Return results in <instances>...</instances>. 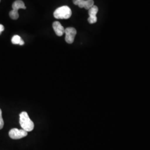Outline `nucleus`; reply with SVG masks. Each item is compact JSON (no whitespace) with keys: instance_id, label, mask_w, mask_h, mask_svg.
Returning <instances> with one entry per match:
<instances>
[{"instance_id":"obj_1","label":"nucleus","mask_w":150,"mask_h":150,"mask_svg":"<svg viewBox=\"0 0 150 150\" xmlns=\"http://www.w3.org/2000/svg\"><path fill=\"white\" fill-rule=\"evenodd\" d=\"M20 124L22 129L26 131L30 132L34 129V123L30 118L26 112H22L20 115Z\"/></svg>"},{"instance_id":"obj_2","label":"nucleus","mask_w":150,"mask_h":150,"mask_svg":"<svg viewBox=\"0 0 150 150\" xmlns=\"http://www.w3.org/2000/svg\"><path fill=\"white\" fill-rule=\"evenodd\" d=\"M72 15V11L70 7L64 6L57 8L54 13V18L57 19H68Z\"/></svg>"},{"instance_id":"obj_3","label":"nucleus","mask_w":150,"mask_h":150,"mask_svg":"<svg viewBox=\"0 0 150 150\" xmlns=\"http://www.w3.org/2000/svg\"><path fill=\"white\" fill-rule=\"evenodd\" d=\"M27 136V132L23 129H12L9 132V136L12 139H21Z\"/></svg>"},{"instance_id":"obj_4","label":"nucleus","mask_w":150,"mask_h":150,"mask_svg":"<svg viewBox=\"0 0 150 150\" xmlns=\"http://www.w3.org/2000/svg\"><path fill=\"white\" fill-rule=\"evenodd\" d=\"M64 33L66 34V42L69 44L73 43L77 33L76 30L74 27H67L64 30Z\"/></svg>"},{"instance_id":"obj_5","label":"nucleus","mask_w":150,"mask_h":150,"mask_svg":"<svg viewBox=\"0 0 150 150\" xmlns=\"http://www.w3.org/2000/svg\"><path fill=\"white\" fill-rule=\"evenodd\" d=\"M73 2L75 5L79 6L80 8H85L86 10H89L94 5L93 0H73Z\"/></svg>"},{"instance_id":"obj_6","label":"nucleus","mask_w":150,"mask_h":150,"mask_svg":"<svg viewBox=\"0 0 150 150\" xmlns=\"http://www.w3.org/2000/svg\"><path fill=\"white\" fill-rule=\"evenodd\" d=\"M98 11V8L96 6L93 5L88 10V15L89 17L88 18V21L93 24L97 22L96 14Z\"/></svg>"},{"instance_id":"obj_7","label":"nucleus","mask_w":150,"mask_h":150,"mask_svg":"<svg viewBox=\"0 0 150 150\" xmlns=\"http://www.w3.org/2000/svg\"><path fill=\"white\" fill-rule=\"evenodd\" d=\"M52 27L54 28V31L58 36H62L64 33V27L59 21L54 22L52 24Z\"/></svg>"},{"instance_id":"obj_8","label":"nucleus","mask_w":150,"mask_h":150,"mask_svg":"<svg viewBox=\"0 0 150 150\" xmlns=\"http://www.w3.org/2000/svg\"><path fill=\"white\" fill-rule=\"evenodd\" d=\"M12 8L16 11H18L20 9H26V7L25 6L24 2L21 0H16L12 4Z\"/></svg>"},{"instance_id":"obj_9","label":"nucleus","mask_w":150,"mask_h":150,"mask_svg":"<svg viewBox=\"0 0 150 150\" xmlns=\"http://www.w3.org/2000/svg\"><path fill=\"white\" fill-rule=\"evenodd\" d=\"M11 41H12V43L15 44V45H20L22 46L25 44L23 40L18 35L13 36V38H12Z\"/></svg>"},{"instance_id":"obj_10","label":"nucleus","mask_w":150,"mask_h":150,"mask_svg":"<svg viewBox=\"0 0 150 150\" xmlns=\"http://www.w3.org/2000/svg\"><path fill=\"white\" fill-rule=\"evenodd\" d=\"M10 17H11L12 20H17L19 17V14L18 11H16L15 10H12V11L10 12Z\"/></svg>"},{"instance_id":"obj_11","label":"nucleus","mask_w":150,"mask_h":150,"mask_svg":"<svg viewBox=\"0 0 150 150\" xmlns=\"http://www.w3.org/2000/svg\"><path fill=\"white\" fill-rule=\"evenodd\" d=\"M4 126V121L2 116V110L0 108V129H2Z\"/></svg>"},{"instance_id":"obj_12","label":"nucleus","mask_w":150,"mask_h":150,"mask_svg":"<svg viewBox=\"0 0 150 150\" xmlns=\"http://www.w3.org/2000/svg\"><path fill=\"white\" fill-rule=\"evenodd\" d=\"M4 29H5L4 26L2 25H1V24H0V35L1 34L2 32L4 31Z\"/></svg>"},{"instance_id":"obj_13","label":"nucleus","mask_w":150,"mask_h":150,"mask_svg":"<svg viewBox=\"0 0 150 150\" xmlns=\"http://www.w3.org/2000/svg\"><path fill=\"white\" fill-rule=\"evenodd\" d=\"M0 1H1V0H0Z\"/></svg>"}]
</instances>
